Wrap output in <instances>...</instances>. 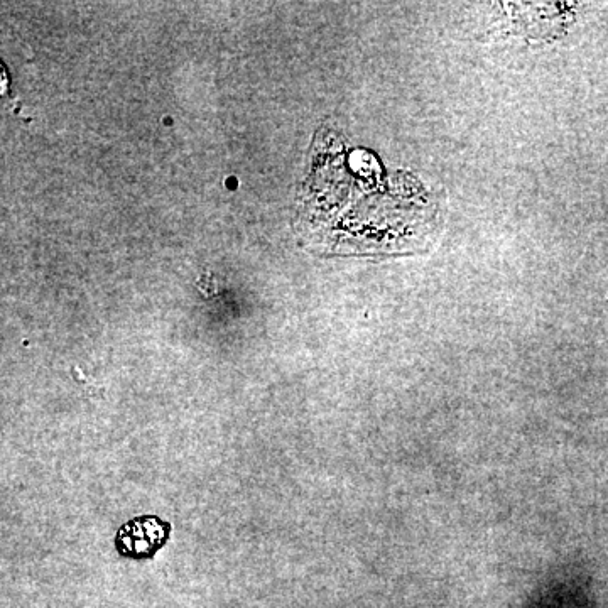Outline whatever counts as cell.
<instances>
[{"mask_svg":"<svg viewBox=\"0 0 608 608\" xmlns=\"http://www.w3.org/2000/svg\"><path fill=\"white\" fill-rule=\"evenodd\" d=\"M168 526L158 519H137L122 527L117 536L120 553L131 558H147L166 541Z\"/></svg>","mask_w":608,"mask_h":608,"instance_id":"6da1fadb","label":"cell"}]
</instances>
